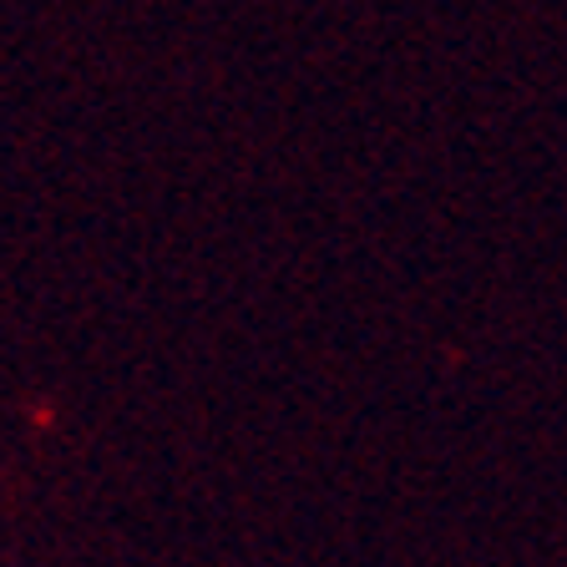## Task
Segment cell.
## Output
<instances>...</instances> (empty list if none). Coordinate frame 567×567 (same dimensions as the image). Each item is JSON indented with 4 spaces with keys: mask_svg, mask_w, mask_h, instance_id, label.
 Returning <instances> with one entry per match:
<instances>
[]
</instances>
